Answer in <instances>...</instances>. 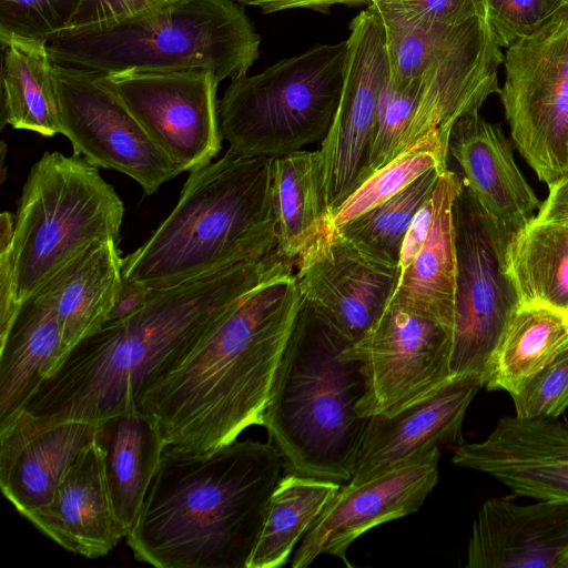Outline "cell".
Segmentation results:
<instances>
[{
	"label": "cell",
	"mask_w": 568,
	"mask_h": 568,
	"mask_svg": "<svg viewBox=\"0 0 568 568\" xmlns=\"http://www.w3.org/2000/svg\"><path fill=\"white\" fill-rule=\"evenodd\" d=\"M277 248L181 284L151 290L128 317L108 322L75 345L26 409L101 423L141 407L145 388L222 314L252 292L293 276Z\"/></svg>",
	"instance_id": "cell-1"
},
{
	"label": "cell",
	"mask_w": 568,
	"mask_h": 568,
	"mask_svg": "<svg viewBox=\"0 0 568 568\" xmlns=\"http://www.w3.org/2000/svg\"><path fill=\"white\" fill-rule=\"evenodd\" d=\"M301 300L295 275L252 292L145 388L140 406L166 446L207 453L263 425Z\"/></svg>",
	"instance_id": "cell-2"
},
{
	"label": "cell",
	"mask_w": 568,
	"mask_h": 568,
	"mask_svg": "<svg viewBox=\"0 0 568 568\" xmlns=\"http://www.w3.org/2000/svg\"><path fill=\"white\" fill-rule=\"evenodd\" d=\"M283 459L234 440L195 454L166 446L126 535L134 558L159 568H246Z\"/></svg>",
	"instance_id": "cell-3"
},
{
	"label": "cell",
	"mask_w": 568,
	"mask_h": 568,
	"mask_svg": "<svg viewBox=\"0 0 568 568\" xmlns=\"http://www.w3.org/2000/svg\"><path fill=\"white\" fill-rule=\"evenodd\" d=\"M352 344L314 303L301 300L263 415L286 474L351 481L369 417L357 410L366 388Z\"/></svg>",
	"instance_id": "cell-4"
},
{
	"label": "cell",
	"mask_w": 568,
	"mask_h": 568,
	"mask_svg": "<svg viewBox=\"0 0 568 568\" xmlns=\"http://www.w3.org/2000/svg\"><path fill=\"white\" fill-rule=\"evenodd\" d=\"M273 162L224 154L190 172L169 216L123 258V277L165 288L273 252Z\"/></svg>",
	"instance_id": "cell-5"
},
{
	"label": "cell",
	"mask_w": 568,
	"mask_h": 568,
	"mask_svg": "<svg viewBox=\"0 0 568 568\" xmlns=\"http://www.w3.org/2000/svg\"><path fill=\"white\" fill-rule=\"evenodd\" d=\"M261 37L234 0H172L47 42L57 64L101 74L209 70L219 82L247 73Z\"/></svg>",
	"instance_id": "cell-6"
},
{
	"label": "cell",
	"mask_w": 568,
	"mask_h": 568,
	"mask_svg": "<svg viewBox=\"0 0 568 568\" xmlns=\"http://www.w3.org/2000/svg\"><path fill=\"white\" fill-rule=\"evenodd\" d=\"M346 59V40L318 44L232 79L219 101L225 154L278 158L321 143L338 106Z\"/></svg>",
	"instance_id": "cell-7"
},
{
	"label": "cell",
	"mask_w": 568,
	"mask_h": 568,
	"mask_svg": "<svg viewBox=\"0 0 568 568\" xmlns=\"http://www.w3.org/2000/svg\"><path fill=\"white\" fill-rule=\"evenodd\" d=\"M124 205L83 156L45 152L20 196L11 244L17 306L89 244L119 243Z\"/></svg>",
	"instance_id": "cell-8"
},
{
	"label": "cell",
	"mask_w": 568,
	"mask_h": 568,
	"mask_svg": "<svg viewBox=\"0 0 568 568\" xmlns=\"http://www.w3.org/2000/svg\"><path fill=\"white\" fill-rule=\"evenodd\" d=\"M499 98L511 140L547 184L568 174V9L504 54Z\"/></svg>",
	"instance_id": "cell-9"
},
{
	"label": "cell",
	"mask_w": 568,
	"mask_h": 568,
	"mask_svg": "<svg viewBox=\"0 0 568 568\" xmlns=\"http://www.w3.org/2000/svg\"><path fill=\"white\" fill-rule=\"evenodd\" d=\"M457 275L450 369L484 387L493 353L520 305L504 267L505 244L462 189L453 206Z\"/></svg>",
	"instance_id": "cell-10"
},
{
	"label": "cell",
	"mask_w": 568,
	"mask_h": 568,
	"mask_svg": "<svg viewBox=\"0 0 568 568\" xmlns=\"http://www.w3.org/2000/svg\"><path fill=\"white\" fill-rule=\"evenodd\" d=\"M453 328L390 300L371 329L342 356L358 361L366 388L363 417L393 414L434 394L454 376Z\"/></svg>",
	"instance_id": "cell-11"
},
{
	"label": "cell",
	"mask_w": 568,
	"mask_h": 568,
	"mask_svg": "<svg viewBox=\"0 0 568 568\" xmlns=\"http://www.w3.org/2000/svg\"><path fill=\"white\" fill-rule=\"evenodd\" d=\"M55 64L60 133L97 168L133 179L145 195L181 173L100 73Z\"/></svg>",
	"instance_id": "cell-12"
},
{
	"label": "cell",
	"mask_w": 568,
	"mask_h": 568,
	"mask_svg": "<svg viewBox=\"0 0 568 568\" xmlns=\"http://www.w3.org/2000/svg\"><path fill=\"white\" fill-rule=\"evenodd\" d=\"M152 141L182 172L197 170L222 148L219 81L209 70L101 74Z\"/></svg>",
	"instance_id": "cell-13"
},
{
	"label": "cell",
	"mask_w": 568,
	"mask_h": 568,
	"mask_svg": "<svg viewBox=\"0 0 568 568\" xmlns=\"http://www.w3.org/2000/svg\"><path fill=\"white\" fill-rule=\"evenodd\" d=\"M346 41L338 106L318 149L329 213L361 183L375 134L379 92L389 68L383 23L372 6L353 18Z\"/></svg>",
	"instance_id": "cell-14"
},
{
	"label": "cell",
	"mask_w": 568,
	"mask_h": 568,
	"mask_svg": "<svg viewBox=\"0 0 568 568\" xmlns=\"http://www.w3.org/2000/svg\"><path fill=\"white\" fill-rule=\"evenodd\" d=\"M301 296L317 305L353 345L382 315L399 283V262L323 231L294 260Z\"/></svg>",
	"instance_id": "cell-15"
},
{
	"label": "cell",
	"mask_w": 568,
	"mask_h": 568,
	"mask_svg": "<svg viewBox=\"0 0 568 568\" xmlns=\"http://www.w3.org/2000/svg\"><path fill=\"white\" fill-rule=\"evenodd\" d=\"M438 447L382 475L342 485L292 558L293 568L308 567L329 555L352 567L349 546L366 531L386 521L416 513L438 481Z\"/></svg>",
	"instance_id": "cell-16"
},
{
	"label": "cell",
	"mask_w": 568,
	"mask_h": 568,
	"mask_svg": "<svg viewBox=\"0 0 568 568\" xmlns=\"http://www.w3.org/2000/svg\"><path fill=\"white\" fill-rule=\"evenodd\" d=\"M452 462L515 495L568 503V424L557 418L504 416L485 439L457 444Z\"/></svg>",
	"instance_id": "cell-17"
},
{
	"label": "cell",
	"mask_w": 568,
	"mask_h": 568,
	"mask_svg": "<svg viewBox=\"0 0 568 568\" xmlns=\"http://www.w3.org/2000/svg\"><path fill=\"white\" fill-rule=\"evenodd\" d=\"M100 423L39 416L26 408L0 422V486L21 516L45 506Z\"/></svg>",
	"instance_id": "cell-18"
},
{
	"label": "cell",
	"mask_w": 568,
	"mask_h": 568,
	"mask_svg": "<svg viewBox=\"0 0 568 568\" xmlns=\"http://www.w3.org/2000/svg\"><path fill=\"white\" fill-rule=\"evenodd\" d=\"M479 388L476 378L454 377L422 400L371 416L347 484L366 481L436 447L462 443L464 417Z\"/></svg>",
	"instance_id": "cell-19"
},
{
	"label": "cell",
	"mask_w": 568,
	"mask_h": 568,
	"mask_svg": "<svg viewBox=\"0 0 568 568\" xmlns=\"http://www.w3.org/2000/svg\"><path fill=\"white\" fill-rule=\"evenodd\" d=\"M448 153L463 171L465 187L506 245L540 206L515 162L510 141L499 124L474 112L454 124Z\"/></svg>",
	"instance_id": "cell-20"
},
{
	"label": "cell",
	"mask_w": 568,
	"mask_h": 568,
	"mask_svg": "<svg viewBox=\"0 0 568 568\" xmlns=\"http://www.w3.org/2000/svg\"><path fill=\"white\" fill-rule=\"evenodd\" d=\"M568 550V503H483L467 546L468 568H560Z\"/></svg>",
	"instance_id": "cell-21"
},
{
	"label": "cell",
	"mask_w": 568,
	"mask_h": 568,
	"mask_svg": "<svg viewBox=\"0 0 568 568\" xmlns=\"http://www.w3.org/2000/svg\"><path fill=\"white\" fill-rule=\"evenodd\" d=\"M26 518L54 542L85 558L108 555L126 537L112 508L95 437L68 468L50 501Z\"/></svg>",
	"instance_id": "cell-22"
},
{
	"label": "cell",
	"mask_w": 568,
	"mask_h": 568,
	"mask_svg": "<svg viewBox=\"0 0 568 568\" xmlns=\"http://www.w3.org/2000/svg\"><path fill=\"white\" fill-rule=\"evenodd\" d=\"M123 257L115 241L81 250L32 295L57 315L69 351L108 321L122 283Z\"/></svg>",
	"instance_id": "cell-23"
},
{
	"label": "cell",
	"mask_w": 568,
	"mask_h": 568,
	"mask_svg": "<svg viewBox=\"0 0 568 568\" xmlns=\"http://www.w3.org/2000/svg\"><path fill=\"white\" fill-rule=\"evenodd\" d=\"M464 187L462 176L448 169L433 194V219L427 239L402 272L394 300L399 305L454 328L457 256L453 206Z\"/></svg>",
	"instance_id": "cell-24"
},
{
	"label": "cell",
	"mask_w": 568,
	"mask_h": 568,
	"mask_svg": "<svg viewBox=\"0 0 568 568\" xmlns=\"http://www.w3.org/2000/svg\"><path fill=\"white\" fill-rule=\"evenodd\" d=\"M68 354L55 313L29 296L0 335V422L24 408Z\"/></svg>",
	"instance_id": "cell-25"
},
{
	"label": "cell",
	"mask_w": 568,
	"mask_h": 568,
	"mask_svg": "<svg viewBox=\"0 0 568 568\" xmlns=\"http://www.w3.org/2000/svg\"><path fill=\"white\" fill-rule=\"evenodd\" d=\"M95 439L114 515L129 534L166 445L156 422L141 407L102 420Z\"/></svg>",
	"instance_id": "cell-26"
},
{
	"label": "cell",
	"mask_w": 568,
	"mask_h": 568,
	"mask_svg": "<svg viewBox=\"0 0 568 568\" xmlns=\"http://www.w3.org/2000/svg\"><path fill=\"white\" fill-rule=\"evenodd\" d=\"M568 348V314L520 304L493 353L484 387L510 396Z\"/></svg>",
	"instance_id": "cell-27"
},
{
	"label": "cell",
	"mask_w": 568,
	"mask_h": 568,
	"mask_svg": "<svg viewBox=\"0 0 568 568\" xmlns=\"http://www.w3.org/2000/svg\"><path fill=\"white\" fill-rule=\"evenodd\" d=\"M504 267L520 304L568 314V222L532 219L507 241Z\"/></svg>",
	"instance_id": "cell-28"
},
{
	"label": "cell",
	"mask_w": 568,
	"mask_h": 568,
	"mask_svg": "<svg viewBox=\"0 0 568 568\" xmlns=\"http://www.w3.org/2000/svg\"><path fill=\"white\" fill-rule=\"evenodd\" d=\"M2 50L1 128L47 138L60 133L55 64L47 43L12 41Z\"/></svg>",
	"instance_id": "cell-29"
},
{
	"label": "cell",
	"mask_w": 568,
	"mask_h": 568,
	"mask_svg": "<svg viewBox=\"0 0 568 568\" xmlns=\"http://www.w3.org/2000/svg\"><path fill=\"white\" fill-rule=\"evenodd\" d=\"M277 251L294 261L327 224L318 150H298L273 162Z\"/></svg>",
	"instance_id": "cell-30"
},
{
	"label": "cell",
	"mask_w": 568,
	"mask_h": 568,
	"mask_svg": "<svg viewBox=\"0 0 568 568\" xmlns=\"http://www.w3.org/2000/svg\"><path fill=\"white\" fill-rule=\"evenodd\" d=\"M341 486L332 480L294 474L281 477L268 500L246 568L284 566Z\"/></svg>",
	"instance_id": "cell-31"
},
{
	"label": "cell",
	"mask_w": 568,
	"mask_h": 568,
	"mask_svg": "<svg viewBox=\"0 0 568 568\" xmlns=\"http://www.w3.org/2000/svg\"><path fill=\"white\" fill-rule=\"evenodd\" d=\"M369 6L383 23L388 74L399 87L420 80L466 21L450 24L424 22L407 14L395 0H374Z\"/></svg>",
	"instance_id": "cell-32"
},
{
	"label": "cell",
	"mask_w": 568,
	"mask_h": 568,
	"mask_svg": "<svg viewBox=\"0 0 568 568\" xmlns=\"http://www.w3.org/2000/svg\"><path fill=\"white\" fill-rule=\"evenodd\" d=\"M440 171H426L381 204L337 229L343 236L399 262L406 232L423 204L433 196Z\"/></svg>",
	"instance_id": "cell-33"
},
{
	"label": "cell",
	"mask_w": 568,
	"mask_h": 568,
	"mask_svg": "<svg viewBox=\"0 0 568 568\" xmlns=\"http://www.w3.org/2000/svg\"><path fill=\"white\" fill-rule=\"evenodd\" d=\"M448 150L435 138L423 139L372 173L346 200L333 210L324 231L339 227L349 220L388 200L426 171L448 169Z\"/></svg>",
	"instance_id": "cell-34"
},
{
	"label": "cell",
	"mask_w": 568,
	"mask_h": 568,
	"mask_svg": "<svg viewBox=\"0 0 568 568\" xmlns=\"http://www.w3.org/2000/svg\"><path fill=\"white\" fill-rule=\"evenodd\" d=\"M84 0H0V42L47 43L70 29Z\"/></svg>",
	"instance_id": "cell-35"
},
{
	"label": "cell",
	"mask_w": 568,
	"mask_h": 568,
	"mask_svg": "<svg viewBox=\"0 0 568 568\" xmlns=\"http://www.w3.org/2000/svg\"><path fill=\"white\" fill-rule=\"evenodd\" d=\"M422 85L423 78L407 87L396 85L387 72L379 92L375 134L361 183L397 156L400 140L417 108Z\"/></svg>",
	"instance_id": "cell-36"
},
{
	"label": "cell",
	"mask_w": 568,
	"mask_h": 568,
	"mask_svg": "<svg viewBox=\"0 0 568 568\" xmlns=\"http://www.w3.org/2000/svg\"><path fill=\"white\" fill-rule=\"evenodd\" d=\"M510 397L518 417L560 416L568 408V348Z\"/></svg>",
	"instance_id": "cell-37"
},
{
	"label": "cell",
	"mask_w": 568,
	"mask_h": 568,
	"mask_svg": "<svg viewBox=\"0 0 568 568\" xmlns=\"http://www.w3.org/2000/svg\"><path fill=\"white\" fill-rule=\"evenodd\" d=\"M486 7L489 24L501 49L529 36L564 10L556 0H486Z\"/></svg>",
	"instance_id": "cell-38"
},
{
	"label": "cell",
	"mask_w": 568,
	"mask_h": 568,
	"mask_svg": "<svg viewBox=\"0 0 568 568\" xmlns=\"http://www.w3.org/2000/svg\"><path fill=\"white\" fill-rule=\"evenodd\" d=\"M170 1L172 0H84L70 29L116 22Z\"/></svg>",
	"instance_id": "cell-39"
},
{
	"label": "cell",
	"mask_w": 568,
	"mask_h": 568,
	"mask_svg": "<svg viewBox=\"0 0 568 568\" xmlns=\"http://www.w3.org/2000/svg\"><path fill=\"white\" fill-rule=\"evenodd\" d=\"M409 16L428 23H457L487 10L486 0H395Z\"/></svg>",
	"instance_id": "cell-40"
},
{
	"label": "cell",
	"mask_w": 568,
	"mask_h": 568,
	"mask_svg": "<svg viewBox=\"0 0 568 568\" xmlns=\"http://www.w3.org/2000/svg\"><path fill=\"white\" fill-rule=\"evenodd\" d=\"M433 207L432 196L418 210L406 232L399 255L402 272L412 264L427 239L433 219Z\"/></svg>",
	"instance_id": "cell-41"
},
{
	"label": "cell",
	"mask_w": 568,
	"mask_h": 568,
	"mask_svg": "<svg viewBox=\"0 0 568 568\" xmlns=\"http://www.w3.org/2000/svg\"><path fill=\"white\" fill-rule=\"evenodd\" d=\"M242 6L258 8L263 13H274L292 9L327 11L334 4L369 6L374 0H234Z\"/></svg>",
	"instance_id": "cell-42"
},
{
	"label": "cell",
	"mask_w": 568,
	"mask_h": 568,
	"mask_svg": "<svg viewBox=\"0 0 568 568\" xmlns=\"http://www.w3.org/2000/svg\"><path fill=\"white\" fill-rule=\"evenodd\" d=\"M546 200L540 204L535 221L568 222V174L548 186Z\"/></svg>",
	"instance_id": "cell-43"
},
{
	"label": "cell",
	"mask_w": 568,
	"mask_h": 568,
	"mask_svg": "<svg viewBox=\"0 0 568 568\" xmlns=\"http://www.w3.org/2000/svg\"><path fill=\"white\" fill-rule=\"evenodd\" d=\"M151 288L122 275L121 287L106 323L123 320L138 311L148 300Z\"/></svg>",
	"instance_id": "cell-44"
},
{
	"label": "cell",
	"mask_w": 568,
	"mask_h": 568,
	"mask_svg": "<svg viewBox=\"0 0 568 568\" xmlns=\"http://www.w3.org/2000/svg\"><path fill=\"white\" fill-rule=\"evenodd\" d=\"M560 568H568V550L562 556Z\"/></svg>",
	"instance_id": "cell-45"
},
{
	"label": "cell",
	"mask_w": 568,
	"mask_h": 568,
	"mask_svg": "<svg viewBox=\"0 0 568 568\" xmlns=\"http://www.w3.org/2000/svg\"><path fill=\"white\" fill-rule=\"evenodd\" d=\"M556 1H558L562 6L564 9H568V0H556Z\"/></svg>",
	"instance_id": "cell-46"
}]
</instances>
